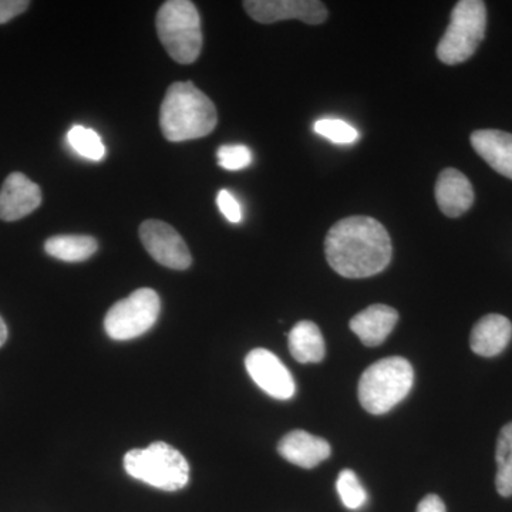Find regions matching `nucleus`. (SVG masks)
<instances>
[{
	"mask_svg": "<svg viewBox=\"0 0 512 512\" xmlns=\"http://www.w3.org/2000/svg\"><path fill=\"white\" fill-rule=\"evenodd\" d=\"M325 254L333 271L350 279L380 274L392 261V239L375 218L340 220L329 229Z\"/></svg>",
	"mask_w": 512,
	"mask_h": 512,
	"instance_id": "1",
	"label": "nucleus"
},
{
	"mask_svg": "<svg viewBox=\"0 0 512 512\" xmlns=\"http://www.w3.org/2000/svg\"><path fill=\"white\" fill-rule=\"evenodd\" d=\"M217 124L215 104L194 83L177 82L168 87L160 109V127L168 141L197 140L211 134Z\"/></svg>",
	"mask_w": 512,
	"mask_h": 512,
	"instance_id": "2",
	"label": "nucleus"
},
{
	"mask_svg": "<svg viewBox=\"0 0 512 512\" xmlns=\"http://www.w3.org/2000/svg\"><path fill=\"white\" fill-rule=\"evenodd\" d=\"M414 382L413 366L404 357H387L367 367L359 380V402L370 414L390 412L406 399Z\"/></svg>",
	"mask_w": 512,
	"mask_h": 512,
	"instance_id": "3",
	"label": "nucleus"
},
{
	"mask_svg": "<svg viewBox=\"0 0 512 512\" xmlns=\"http://www.w3.org/2000/svg\"><path fill=\"white\" fill-rule=\"evenodd\" d=\"M124 468L128 476L163 491L181 490L190 481V466L183 454L163 441L128 451Z\"/></svg>",
	"mask_w": 512,
	"mask_h": 512,
	"instance_id": "4",
	"label": "nucleus"
},
{
	"mask_svg": "<svg viewBox=\"0 0 512 512\" xmlns=\"http://www.w3.org/2000/svg\"><path fill=\"white\" fill-rule=\"evenodd\" d=\"M157 35L175 62L191 64L202 49L201 18L194 3L168 0L157 13Z\"/></svg>",
	"mask_w": 512,
	"mask_h": 512,
	"instance_id": "5",
	"label": "nucleus"
},
{
	"mask_svg": "<svg viewBox=\"0 0 512 512\" xmlns=\"http://www.w3.org/2000/svg\"><path fill=\"white\" fill-rule=\"evenodd\" d=\"M487 28V8L481 0H461L451 12L450 25L437 46L441 63L466 62L481 45Z\"/></svg>",
	"mask_w": 512,
	"mask_h": 512,
	"instance_id": "6",
	"label": "nucleus"
},
{
	"mask_svg": "<svg viewBox=\"0 0 512 512\" xmlns=\"http://www.w3.org/2000/svg\"><path fill=\"white\" fill-rule=\"evenodd\" d=\"M160 311V296L156 291L137 289L111 306L104 318V329L114 340L136 339L156 325Z\"/></svg>",
	"mask_w": 512,
	"mask_h": 512,
	"instance_id": "7",
	"label": "nucleus"
},
{
	"mask_svg": "<svg viewBox=\"0 0 512 512\" xmlns=\"http://www.w3.org/2000/svg\"><path fill=\"white\" fill-rule=\"evenodd\" d=\"M140 239L154 261L165 268L184 271L190 268L192 256L183 237L167 222L144 221L140 225Z\"/></svg>",
	"mask_w": 512,
	"mask_h": 512,
	"instance_id": "8",
	"label": "nucleus"
},
{
	"mask_svg": "<svg viewBox=\"0 0 512 512\" xmlns=\"http://www.w3.org/2000/svg\"><path fill=\"white\" fill-rule=\"evenodd\" d=\"M244 8L249 18L264 25L289 19L320 25L328 19L325 3L318 0H247Z\"/></svg>",
	"mask_w": 512,
	"mask_h": 512,
	"instance_id": "9",
	"label": "nucleus"
},
{
	"mask_svg": "<svg viewBox=\"0 0 512 512\" xmlns=\"http://www.w3.org/2000/svg\"><path fill=\"white\" fill-rule=\"evenodd\" d=\"M248 375L259 389L276 400H289L295 394V380L284 363L266 349H254L245 359Z\"/></svg>",
	"mask_w": 512,
	"mask_h": 512,
	"instance_id": "10",
	"label": "nucleus"
},
{
	"mask_svg": "<svg viewBox=\"0 0 512 512\" xmlns=\"http://www.w3.org/2000/svg\"><path fill=\"white\" fill-rule=\"evenodd\" d=\"M42 204L39 185L25 174L8 175L0 190V220L13 222L28 217Z\"/></svg>",
	"mask_w": 512,
	"mask_h": 512,
	"instance_id": "11",
	"label": "nucleus"
},
{
	"mask_svg": "<svg viewBox=\"0 0 512 512\" xmlns=\"http://www.w3.org/2000/svg\"><path fill=\"white\" fill-rule=\"evenodd\" d=\"M434 194L440 211L450 218L466 214L474 202L473 185L466 175L456 168L441 171Z\"/></svg>",
	"mask_w": 512,
	"mask_h": 512,
	"instance_id": "12",
	"label": "nucleus"
},
{
	"mask_svg": "<svg viewBox=\"0 0 512 512\" xmlns=\"http://www.w3.org/2000/svg\"><path fill=\"white\" fill-rule=\"evenodd\" d=\"M278 451L289 463L302 468L319 466L332 453L330 444L308 431L295 430L279 441Z\"/></svg>",
	"mask_w": 512,
	"mask_h": 512,
	"instance_id": "13",
	"label": "nucleus"
},
{
	"mask_svg": "<svg viewBox=\"0 0 512 512\" xmlns=\"http://www.w3.org/2000/svg\"><path fill=\"white\" fill-rule=\"evenodd\" d=\"M397 320H399V313L396 309L377 303L357 313L355 318L350 320V329L363 345L375 348L382 345L387 336L392 333Z\"/></svg>",
	"mask_w": 512,
	"mask_h": 512,
	"instance_id": "14",
	"label": "nucleus"
},
{
	"mask_svg": "<svg viewBox=\"0 0 512 512\" xmlns=\"http://www.w3.org/2000/svg\"><path fill=\"white\" fill-rule=\"evenodd\" d=\"M512 338V323L498 313H490L471 330V350L478 356L494 357L503 353Z\"/></svg>",
	"mask_w": 512,
	"mask_h": 512,
	"instance_id": "15",
	"label": "nucleus"
},
{
	"mask_svg": "<svg viewBox=\"0 0 512 512\" xmlns=\"http://www.w3.org/2000/svg\"><path fill=\"white\" fill-rule=\"evenodd\" d=\"M470 140L485 163L512 180V134L501 130H477Z\"/></svg>",
	"mask_w": 512,
	"mask_h": 512,
	"instance_id": "16",
	"label": "nucleus"
},
{
	"mask_svg": "<svg viewBox=\"0 0 512 512\" xmlns=\"http://www.w3.org/2000/svg\"><path fill=\"white\" fill-rule=\"evenodd\" d=\"M289 350L299 363H319L325 357L326 346L322 332L311 320H302L288 335Z\"/></svg>",
	"mask_w": 512,
	"mask_h": 512,
	"instance_id": "17",
	"label": "nucleus"
},
{
	"mask_svg": "<svg viewBox=\"0 0 512 512\" xmlns=\"http://www.w3.org/2000/svg\"><path fill=\"white\" fill-rule=\"evenodd\" d=\"M97 249L99 242L87 235H56L45 242L47 254L64 262L87 261Z\"/></svg>",
	"mask_w": 512,
	"mask_h": 512,
	"instance_id": "18",
	"label": "nucleus"
},
{
	"mask_svg": "<svg viewBox=\"0 0 512 512\" xmlns=\"http://www.w3.org/2000/svg\"><path fill=\"white\" fill-rule=\"evenodd\" d=\"M495 460H497V477H495V487L498 494L503 497L512 495V421L505 424L498 436L497 450H495Z\"/></svg>",
	"mask_w": 512,
	"mask_h": 512,
	"instance_id": "19",
	"label": "nucleus"
},
{
	"mask_svg": "<svg viewBox=\"0 0 512 512\" xmlns=\"http://www.w3.org/2000/svg\"><path fill=\"white\" fill-rule=\"evenodd\" d=\"M67 141L76 153L92 161L103 160L106 154L103 141L92 128L74 126L67 134Z\"/></svg>",
	"mask_w": 512,
	"mask_h": 512,
	"instance_id": "20",
	"label": "nucleus"
},
{
	"mask_svg": "<svg viewBox=\"0 0 512 512\" xmlns=\"http://www.w3.org/2000/svg\"><path fill=\"white\" fill-rule=\"evenodd\" d=\"M336 488H338L340 500L348 510H359L366 504V490L357 478L355 471H340Z\"/></svg>",
	"mask_w": 512,
	"mask_h": 512,
	"instance_id": "21",
	"label": "nucleus"
},
{
	"mask_svg": "<svg viewBox=\"0 0 512 512\" xmlns=\"http://www.w3.org/2000/svg\"><path fill=\"white\" fill-rule=\"evenodd\" d=\"M315 133L332 141L333 144H353L359 140V131L345 120L326 117L316 121Z\"/></svg>",
	"mask_w": 512,
	"mask_h": 512,
	"instance_id": "22",
	"label": "nucleus"
},
{
	"mask_svg": "<svg viewBox=\"0 0 512 512\" xmlns=\"http://www.w3.org/2000/svg\"><path fill=\"white\" fill-rule=\"evenodd\" d=\"M218 163L228 171L244 170L252 163V151L247 146H222L217 151Z\"/></svg>",
	"mask_w": 512,
	"mask_h": 512,
	"instance_id": "23",
	"label": "nucleus"
},
{
	"mask_svg": "<svg viewBox=\"0 0 512 512\" xmlns=\"http://www.w3.org/2000/svg\"><path fill=\"white\" fill-rule=\"evenodd\" d=\"M218 208L231 224H239L242 221V208L237 198L228 190H221L217 197Z\"/></svg>",
	"mask_w": 512,
	"mask_h": 512,
	"instance_id": "24",
	"label": "nucleus"
},
{
	"mask_svg": "<svg viewBox=\"0 0 512 512\" xmlns=\"http://www.w3.org/2000/svg\"><path fill=\"white\" fill-rule=\"evenodd\" d=\"M29 6L28 0H0V25L22 15Z\"/></svg>",
	"mask_w": 512,
	"mask_h": 512,
	"instance_id": "25",
	"label": "nucleus"
},
{
	"mask_svg": "<svg viewBox=\"0 0 512 512\" xmlns=\"http://www.w3.org/2000/svg\"><path fill=\"white\" fill-rule=\"evenodd\" d=\"M416 512H446V505L441 501L439 495L430 494L420 501Z\"/></svg>",
	"mask_w": 512,
	"mask_h": 512,
	"instance_id": "26",
	"label": "nucleus"
},
{
	"mask_svg": "<svg viewBox=\"0 0 512 512\" xmlns=\"http://www.w3.org/2000/svg\"><path fill=\"white\" fill-rule=\"evenodd\" d=\"M8 326H6L5 320L0 316V348L5 345L6 340H8Z\"/></svg>",
	"mask_w": 512,
	"mask_h": 512,
	"instance_id": "27",
	"label": "nucleus"
}]
</instances>
